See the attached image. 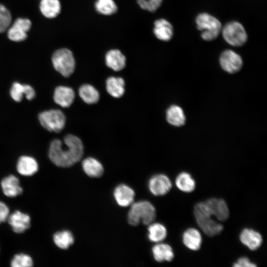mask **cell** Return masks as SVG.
Wrapping results in <instances>:
<instances>
[{"label":"cell","mask_w":267,"mask_h":267,"mask_svg":"<svg viewBox=\"0 0 267 267\" xmlns=\"http://www.w3.org/2000/svg\"><path fill=\"white\" fill-rule=\"evenodd\" d=\"M32 26L31 21L28 18H18L7 29L8 38L15 42L24 41L27 38V32Z\"/></svg>","instance_id":"8"},{"label":"cell","mask_w":267,"mask_h":267,"mask_svg":"<svg viewBox=\"0 0 267 267\" xmlns=\"http://www.w3.org/2000/svg\"><path fill=\"white\" fill-rule=\"evenodd\" d=\"M128 215V222L132 226L138 225L140 222L145 225L153 222L156 211L153 205L147 201L133 203Z\"/></svg>","instance_id":"2"},{"label":"cell","mask_w":267,"mask_h":267,"mask_svg":"<svg viewBox=\"0 0 267 267\" xmlns=\"http://www.w3.org/2000/svg\"><path fill=\"white\" fill-rule=\"evenodd\" d=\"M153 33L159 40L168 42L173 36V26L165 19H157L154 23Z\"/></svg>","instance_id":"18"},{"label":"cell","mask_w":267,"mask_h":267,"mask_svg":"<svg viewBox=\"0 0 267 267\" xmlns=\"http://www.w3.org/2000/svg\"><path fill=\"white\" fill-rule=\"evenodd\" d=\"M35 91L34 89L29 85H26V93L25 96L28 100H32L35 96Z\"/></svg>","instance_id":"37"},{"label":"cell","mask_w":267,"mask_h":267,"mask_svg":"<svg viewBox=\"0 0 267 267\" xmlns=\"http://www.w3.org/2000/svg\"><path fill=\"white\" fill-rule=\"evenodd\" d=\"M82 167L84 172L91 178H99L104 173V168L97 160L88 157L82 162Z\"/></svg>","instance_id":"23"},{"label":"cell","mask_w":267,"mask_h":267,"mask_svg":"<svg viewBox=\"0 0 267 267\" xmlns=\"http://www.w3.org/2000/svg\"><path fill=\"white\" fill-rule=\"evenodd\" d=\"M194 215L200 228L208 236L219 234L223 230V225L214 220L209 215L194 209Z\"/></svg>","instance_id":"7"},{"label":"cell","mask_w":267,"mask_h":267,"mask_svg":"<svg viewBox=\"0 0 267 267\" xmlns=\"http://www.w3.org/2000/svg\"><path fill=\"white\" fill-rule=\"evenodd\" d=\"M170 179L164 174H157L152 176L148 182V188L155 196H163L168 193L172 188Z\"/></svg>","instance_id":"11"},{"label":"cell","mask_w":267,"mask_h":267,"mask_svg":"<svg viewBox=\"0 0 267 267\" xmlns=\"http://www.w3.org/2000/svg\"><path fill=\"white\" fill-rule=\"evenodd\" d=\"M113 195L117 203L121 207H126L133 203L135 193L129 186L121 184L115 188Z\"/></svg>","instance_id":"15"},{"label":"cell","mask_w":267,"mask_h":267,"mask_svg":"<svg viewBox=\"0 0 267 267\" xmlns=\"http://www.w3.org/2000/svg\"><path fill=\"white\" fill-rule=\"evenodd\" d=\"M175 184L179 190L186 193L192 192L196 187L194 179L186 172H182L177 176Z\"/></svg>","instance_id":"25"},{"label":"cell","mask_w":267,"mask_h":267,"mask_svg":"<svg viewBox=\"0 0 267 267\" xmlns=\"http://www.w3.org/2000/svg\"><path fill=\"white\" fill-rule=\"evenodd\" d=\"M233 266L234 267H256L257 265L251 262L247 257H242L239 258L233 264Z\"/></svg>","instance_id":"35"},{"label":"cell","mask_w":267,"mask_h":267,"mask_svg":"<svg viewBox=\"0 0 267 267\" xmlns=\"http://www.w3.org/2000/svg\"><path fill=\"white\" fill-rule=\"evenodd\" d=\"M54 69L65 77L72 75L75 69V60L72 52L69 49L62 48L55 51L51 57Z\"/></svg>","instance_id":"4"},{"label":"cell","mask_w":267,"mask_h":267,"mask_svg":"<svg viewBox=\"0 0 267 267\" xmlns=\"http://www.w3.org/2000/svg\"><path fill=\"white\" fill-rule=\"evenodd\" d=\"M39 8L45 17L51 19L57 17L60 13L61 5L59 0H41Z\"/></svg>","instance_id":"22"},{"label":"cell","mask_w":267,"mask_h":267,"mask_svg":"<svg viewBox=\"0 0 267 267\" xmlns=\"http://www.w3.org/2000/svg\"><path fill=\"white\" fill-rule=\"evenodd\" d=\"M53 240L59 248L66 250L74 243V238L71 231L64 230L55 233L53 236Z\"/></svg>","instance_id":"27"},{"label":"cell","mask_w":267,"mask_h":267,"mask_svg":"<svg viewBox=\"0 0 267 267\" xmlns=\"http://www.w3.org/2000/svg\"><path fill=\"white\" fill-rule=\"evenodd\" d=\"M39 169L37 161L29 156H22L17 161L16 170L18 173L23 176L29 177L34 175Z\"/></svg>","instance_id":"17"},{"label":"cell","mask_w":267,"mask_h":267,"mask_svg":"<svg viewBox=\"0 0 267 267\" xmlns=\"http://www.w3.org/2000/svg\"><path fill=\"white\" fill-rule=\"evenodd\" d=\"M139 6L143 10L151 12L156 11L161 6L163 0H136Z\"/></svg>","instance_id":"34"},{"label":"cell","mask_w":267,"mask_h":267,"mask_svg":"<svg viewBox=\"0 0 267 267\" xmlns=\"http://www.w3.org/2000/svg\"><path fill=\"white\" fill-rule=\"evenodd\" d=\"M125 81L122 78L110 77L106 82L108 93L116 98L121 97L125 92Z\"/></svg>","instance_id":"24"},{"label":"cell","mask_w":267,"mask_h":267,"mask_svg":"<svg viewBox=\"0 0 267 267\" xmlns=\"http://www.w3.org/2000/svg\"><path fill=\"white\" fill-rule=\"evenodd\" d=\"M148 225V237L151 241L159 243L166 238L167 235V230L163 224L153 222Z\"/></svg>","instance_id":"28"},{"label":"cell","mask_w":267,"mask_h":267,"mask_svg":"<svg viewBox=\"0 0 267 267\" xmlns=\"http://www.w3.org/2000/svg\"><path fill=\"white\" fill-rule=\"evenodd\" d=\"M94 7L96 11L104 15H110L115 13L117 6L113 0H97Z\"/></svg>","instance_id":"30"},{"label":"cell","mask_w":267,"mask_h":267,"mask_svg":"<svg viewBox=\"0 0 267 267\" xmlns=\"http://www.w3.org/2000/svg\"><path fill=\"white\" fill-rule=\"evenodd\" d=\"M197 28L201 32V38L206 41L216 39L222 30L221 22L207 13L198 14L195 19Z\"/></svg>","instance_id":"3"},{"label":"cell","mask_w":267,"mask_h":267,"mask_svg":"<svg viewBox=\"0 0 267 267\" xmlns=\"http://www.w3.org/2000/svg\"><path fill=\"white\" fill-rule=\"evenodd\" d=\"M224 40L229 44L240 46L247 40V34L243 26L238 22L227 23L222 30Z\"/></svg>","instance_id":"5"},{"label":"cell","mask_w":267,"mask_h":267,"mask_svg":"<svg viewBox=\"0 0 267 267\" xmlns=\"http://www.w3.org/2000/svg\"><path fill=\"white\" fill-rule=\"evenodd\" d=\"M79 94L82 100L89 104L97 103L99 99L98 91L89 84L81 86L79 89Z\"/></svg>","instance_id":"29"},{"label":"cell","mask_w":267,"mask_h":267,"mask_svg":"<svg viewBox=\"0 0 267 267\" xmlns=\"http://www.w3.org/2000/svg\"><path fill=\"white\" fill-rule=\"evenodd\" d=\"M202 239L199 231L193 227L186 229L182 235V240L184 246L192 251H197L200 248Z\"/></svg>","instance_id":"19"},{"label":"cell","mask_w":267,"mask_h":267,"mask_svg":"<svg viewBox=\"0 0 267 267\" xmlns=\"http://www.w3.org/2000/svg\"><path fill=\"white\" fill-rule=\"evenodd\" d=\"M26 85H22L15 82L13 84L10 90V94L12 98L16 102L21 101L24 94H26Z\"/></svg>","instance_id":"33"},{"label":"cell","mask_w":267,"mask_h":267,"mask_svg":"<svg viewBox=\"0 0 267 267\" xmlns=\"http://www.w3.org/2000/svg\"><path fill=\"white\" fill-rule=\"evenodd\" d=\"M220 63L222 69L226 72L235 73L240 70L243 61L239 54L232 50L227 49L221 54Z\"/></svg>","instance_id":"10"},{"label":"cell","mask_w":267,"mask_h":267,"mask_svg":"<svg viewBox=\"0 0 267 267\" xmlns=\"http://www.w3.org/2000/svg\"><path fill=\"white\" fill-rule=\"evenodd\" d=\"M0 186L3 193L8 197H15L23 192V188L20 185L19 179L12 175L3 178L0 182Z\"/></svg>","instance_id":"14"},{"label":"cell","mask_w":267,"mask_h":267,"mask_svg":"<svg viewBox=\"0 0 267 267\" xmlns=\"http://www.w3.org/2000/svg\"><path fill=\"white\" fill-rule=\"evenodd\" d=\"M166 118L170 124L178 127L183 125L185 121L182 109L177 105H172L167 109Z\"/></svg>","instance_id":"26"},{"label":"cell","mask_w":267,"mask_h":267,"mask_svg":"<svg viewBox=\"0 0 267 267\" xmlns=\"http://www.w3.org/2000/svg\"><path fill=\"white\" fill-rule=\"evenodd\" d=\"M33 261L30 256L25 253L15 255L10 262L12 267H31L33 266Z\"/></svg>","instance_id":"31"},{"label":"cell","mask_w":267,"mask_h":267,"mask_svg":"<svg viewBox=\"0 0 267 267\" xmlns=\"http://www.w3.org/2000/svg\"><path fill=\"white\" fill-rule=\"evenodd\" d=\"M105 59L106 65L115 71H121L126 66V57L119 49L109 50L105 55Z\"/></svg>","instance_id":"20"},{"label":"cell","mask_w":267,"mask_h":267,"mask_svg":"<svg viewBox=\"0 0 267 267\" xmlns=\"http://www.w3.org/2000/svg\"><path fill=\"white\" fill-rule=\"evenodd\" d=\"M7 221L12 230L16 233H22L30 227V216L18 210L10 214Z\"/></svg>","instance_id":"12"},{"label":"cell","mask_w":267,"mask_h":267,"mask_svg":"<svg viewBox=\"0 0 267 267\" xmlns=\"http://www.w3.org/2000/svg\"><path fill=\"white\" fill-rule=\"evenodd\" d=\"M75 94L73 89L68 87L58 86L54 90L53 99L62 107H69L73 103Z\"/></svg>","instance_id":"16"},{"label":"cell","mask_w":267,"mask_h":267,"mask_svg":"<svg viewBox=\"0 0 267 267\" xmlns=\"http://www.w3.org/2000/svg\"><path fill=\"white\" fill-rule=\"evenodd\" d=\"M12 16L9 10L0 3V33L5 32L10 26Z\"/></svg>","instance_id":"32"},{"label":"cell","mask_w":267,"mask_h":267,"mask_svg":"<svg viewBox=\"0 0 267 267\" xmlns=\"http://www.w3.org/2000/svg\"><path fill=\"white\" fill-rule=\"evenodd\" d=\"M205 209L212 217L224 222L229 216V211L226 202L221 198H211L203 201Z\"/></svg>","instance_id":"9"},{"label":"cell","mask_w":267,"mask_h":267,"mask_svg":"<svg viewBox=\"0 0 267 267\" xmlns=\"http://www.w3.org/2000/svg\"><path fill=\"white\" fill-rule=\"evenodd\" d=\"M9 214L8 207L5 203L0 201V223L7 221Z\"/></svg>","instance_id":"36"},{"label":"cell","mask_w":267,"mask_h":267,"mask_svg":"<svg viewBox=\"0 0 267 267\" xmlns=\"http://www.w3.org/2000/svg\"><path fill=\"white\" fill-rule=\"evenodd\" d=\"M41 125L49 132L59 133L64 128L66 117L60 110L51 109L44 111L39 115Z\"/></svg>","instance_id":"6"},{"label":"cell","mask_w":267,"mask_h":267,"mask_svg":"<svg viewBox=\"0 0 267 267\" xmlns=\"http://www.w3.org/2000/svg\"><path fill=\"white\" fill-rule=\"evenodd\" d=\"M64 144L58 139L50 143L48 157L56 166L62 168L71 167L78 162L84 154L82 140L77 136L69 134L64 138Z\"/></svg>","instance_id":"1"},{"label":"cell","mask_w":267,"mask_h":267,"mask_svg":"<svg viewBox=\"0 0 267 267\" xmlns=\"http://www.w3.org/2000/svg\"><path fill=\"white\" fill-rule=\"evenodd\" d=\"M152 252L155 260L159 263L170 262L174 257L173 248L168 244L158 243L152 247Z\"/></svg>","instance_id":"21"},{"label":"cell","mask_w":267,"mask_h":267,"mask_svg":"<svg viewBox=\"0 0 267 267\" xmlns=\"http://www.w3.org/2000/svg\"><path fill=\"white\" fill-rule=\"evenodd\" d=\"M239 239L241 242L249 249L255 251L259 249L263 243L262 235L251 228H244L240 232Z\"/></svg>","instance_id":"13"}]
</instances>
